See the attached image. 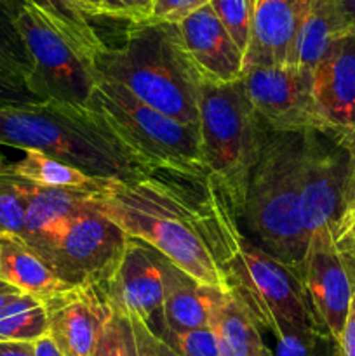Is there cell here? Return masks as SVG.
I'll use <instances>...</instances> for the list:
<instances>
[{
	"label": "cell",
	"mask_w": 355,
	"mask_h": 356,
	"mask_svg": "<svg viewBox=\"0 0 355 356\" xmlns=\"http://www.w3.org/2000/svg\"><path fill=\"white\" fill-rule=\"evenodd\" d=\"M211 174L150 170L132 183L110 181L89 202L132 240L146 243L207 287H226L212 235Z\"/></svg>",
	"instance_id": "1"
},
{
	"label": "cell",
	"mask_w": 355,
	"mask_h": 356,
	"mask_svg": "<svg viewBox=\"0 0 355 356\" xmlns=\"http://www.w3.org/2000/svg\"><path fill=\"white\" fill-rule=\"evenodd\" d=\"M0 145L35 149L103 181L132 183L150 172L86 106L56 101L0 106Z\"/></svg>",
	"instance_id": "2"
},
{
	"label": "cell",
	"mask_w": 355,
	"mask_h": 356,
	"mask_svg": "<svg viewBox=\"0 0 355 356\" xmlns=\"http://www.w3.org/2000/svg\"><path fill=\"white\" fill-rule=\"evenodd\" d=\"M93 63L97 75L120 83L148 106L198 127L200 79L188 59L176 23H129L122 44L103 42Z\"/></svg>",
	"instance_id": "3"
},
{
	"label": "cell",
	"mask_w": 355,
	"mask_h": 356,
	"mask_svg": "<svg viewBox=\"0 0 355 356\" xmlns=\"http://www.w3.org/2000/svg\"><path fill=\"white\" fill-rule=\"evenodd\" d=\"M211 219L226 289L242 301L254 322L270 330L275 339L296 329H319L301 280L246 236L232 202L216 181Z\"/></svg>",
	"instance_id": "4"
},
{
	"label": "cell",
	"mask_w": 355,
	"mask_h": 356,
	"mask_svg": "<svg viewBox=\"0 0 355 356\" xmlns=\"http://www.w3.org/2000/svg\"><path fill=\"white\" fill-rule=\"evenodd\" d=\"M303 155L305 134L268 131L240 216L249 238L299 280L308 245L301 216Z\"/></svg>",
	"instance_id": "5"
},
{
	"label": "cell",
	"mask_w": 355,
	"mask_h": 356,
	"mask_svg": "<svg viewBox=\"0 0 355 356\" xmlns=\"http://www.w3.org/2000/svg\"><path fill=\"white\" fill-rule=\"evenodd\" d=\"M198 132L207 172L223 188L240 219L251 176L268 134L247 97L242 79L226 86L200 82Z\"/></svg>",
	"instance_id": "6"
},
{
	"label": "cell",
	"mask_w": 355,
	"mask_h": 356,
	"mask_svg": "<svg viewBox=\"0 0 355 356\" xmlns=\"http://www.w3.org/2000/svg\"><path fill=\"white\" fill-rule=\"evenodd\" d=\"M89 108L148 170L207 172L198 127L160 113L120 83L97 75Z\"/></svg>",
	"instance_id": "7"
},
{
	"label": "cell",
	"mask_w": 355,
	"mask_h": 356,
	"mask_svg": "<svg viewBox=\"0 0 355 356\" xmlns=\"http://www.w3.org/2000/svg\"><path fill=\"white\" fill-rule=\"evenodd\" d=\"M17 26L33 65L26 89L40 101L89 108L97 82L93 58L31 0H21Z\"/></svg>",
	"instance_id": "8"
},
{
	"label": "cell",
	"mask_w": 355,
	"mask_h": 356,
	"mask_svg": "<svg viewBox=\"0 0 355 356\" xmlns=\"http://www.w3.org/2000/svg\"><path fill=\"white\" fill-rule=\"evenodd\" d=\"M355 141L331 132H306L301 167V216L306 235L336 233L350 211Z\"/></svg>",
	"instance_id": "9"
},
{
	"label": "cell",
	"mask_w": 355,
	"mask_h": 356,
	"mask_svg": "<svg viewBox=\"0 0 355 356\" xmlns=\"http://www.w3.org/2000/svg\"><path fill=\"white\" fill-rule=\"evenodd\" d=\"M127 242L120 226L89 202V207L70 222L45 263L70 287H106L120 266Z\"/></svg>",
	"instance_id": "10"
},
{
	"label": "cell",
	"mask_w": 355,
	"mask_h": 356,
	"mask_svg": "<svg viewBox=\"0 0 355 356\" xmlns=\"http://www.w3.org/2000/svg\"><path fill=\"white\" fill-rule=\"evenodd\" d=\"M247 97L270 132H327L313 97V72L296 66H254L242 73Z\"/></svg>",
	"instance_id": "11"
},
{
	"label": "cell",
	"mask_w": 355,
	"mask_h": 356,
	"mask_svg": "<svg viewBox=\"0 0 355 356\" xmlns=\"http://www.w3.org/2000/svg\"><path fill=\"white\" fill-rule=\"evenodd\" d=\"M301 284L319 329L338 343L355 294V273L338 250L329 229L310 235Z\"/></svg>",
	"instance_id": "12"
},
{
	"label": "cell",
	"mask_w": 355,
	"mask_h": 356,
	"mask_svg": "<svg viewBox=\"0 0 355 356\" xmlns=\"http://www.w3.org/2000/svg\"><path fill=\"white\" fill-rule=\"evenodd\" d=\"M47 336L63 356H93L104 327L115 315L106 289L79 285L44 301Z\"/></svg>",
	"instance_id": "13"
},
{
	"label": "cell",
	"mask_w": 355,
	"mask_h": 356,
	"mask_svg": "<svg viewBox=\"0 0 355 356\" xmlns=\"http://www.w3.org/2000/svg\"><path fill=\"white\" fill-rule=\"evenodd\" d=\"M104 289L115 313L138 316L157 337L166 339L162 277L152 247L129 238L120 266Z\"/></svg>",
	"instance_id": "14"
},
{
	"label": "cell",
	"mask_w": 355,
	"mask_h": 356,
	"mask_svg": "<svg viewBox=\"0 0 355 356\" xmlns=\"http://www.w3.org/2000/svg\"><path fill=\"white\" fill-rule=\"evenodd\" d=\"M313 97L327 132L355 141V30L338 38L313 68Z\"/></svg>",
	"instance_id": "15"
},
{
	"label": "cell",
	"mask_w": 355,
	"mask_h": 356,
	"mask_svg": "<svg viewBox=\"0 0 355 356\" xmlns=\"http://www.w3.org/2000/svg\"><path fill=\"white\" fill-rule=\"evenodd\" d=\"M178 28L188 59L200 82L226 86L242 79V51L237 47L209 3L180 21Z\"/></svg>",
	"instance_id": "16"
},
{
	"label": "cell",
	"mask_w": 355,
	"mask_h": 356,
	"mask_svg": "<svg viewBox=\"0 0 355 356\" xmlns=\"http://www.w3.org/2000/svg\"><path fill=\"white\" fill-rule=\"evenodd\" d=\"M310 0H251V38L244 70L287 66Z\"/></svg>",
	"instance_id": "17"
},
{
	"label": "cell",
	"mask_w": 355,
	"mask_h": 356,
	"mask_svg": "<svg viewBox=\"0 0 355 356\" xmlns=\"http://www.w3.org/2000/svg\"><path fill=\"white\" fill-rule=\"evenodd\" d=\"M19 183L26 197L23 243L45 261L70 222L89 207L90 193L37 186L24 179Z\"/></svg>",
	"instance_id": "18"
},
{
	"label": "cell",
	"mask_w": 355,
	"mask_h": 356,
	"mask_svg": "<svg viewBox=\"0 0 355 356\" xmlns=\"http://www.w3.org/2000/svg\"><path fill=\"white\" fill-rule=\"evenodd\" d=\"M162 277V312L166 339L171 334L209 325V287L174 266L155 250ZM164 339V343H166Z\"/></svg>",
	"instance_id": "19"
},
{
	"label": "cell",
	"mask_w": 355,
	"mask_h": 356,
	"mask_svg": "<svg viewBox=\"0 0 355 356\" xmlns=\"http://www.w3.org/2000/svg\"><path fill=\"white\" fill-rule=\"evenodd\" d=\"M209 327L219 356H260L265 343L260 325L226 287H209Z\"/></svg>",
	"instance_id": "20"
},
{
	"label": "cell",
	"mask_w": 355,
	"mask_h": 356,
	"mask_svg": "<svg viewBox=\"0 0 355 356\" xmlns=\"http://www.w3.org/2000/svg\"><path fill=\"white\" fill-rule=\"evenodd\" d=\"M350 30L341 0H310L287 66L313 72L327 49Z\"/></svg>",
	"instance_id": "21"
},
{
	"label": "cell",
	"mask_w": 355,
	"mask_h": 356,
	"mask_svg": "<svg viewBox=\"0 0 355 356\" xmlns=\"http://www.w3.org/2000/svg\"><path fill=\"white\" fill-rule=\"evenodd\" d=\"M0 280L42 302L70 287L56 277L40 256L17 238H0Z\"/></svg>",
	"instance_id": "22"
},
{
	"label": "cell",
	"mask_w": 355,
	"mask_h": 356,
	"mask_svg": "<svg viewBox=\"0 0 355 356\" xmlns=\"http://www.w3.org/2000/svg\"><path fill=\"white\" fill-rule=\"evenodd\" d=\"M6 172L28 181V183L37 184V186L84 191V193L90 195L100 193L110 183V181L87 176V174L77 170L75 167L66 165V163L40 152H35V149H26L23 159L9 163V169Z\"/></svg>",
	"instance_id": "23"
},
{
	"label": "cell",
	"mask_w": 355,
	"mask_h": 356,
	"mask_svg": "<svg viewBox=\"0 0 355 356\" xmlns=\"http://www.w3.org/2000/svg\"><path fill=\"white\" fill-rule=\"evenodd\" d=\"M21 0H0V76L26 89L31 75V58L17 26Z\"/></svg>",
	"instance_id": "24"
},
{
	"label": "cell",
	"mask_w": 355,
	"mask_h": 356,
	"mask_svg": "<svg viewBox=\"0 0 355 356\" xmlns=\"http://www.w3.org/2000/svg\"><path fill=\"white\" fill-rule=\"evenodd\" d=\"M47 336V315L44 302L21 294L0 309V341L35 343Z\"/></svg>",
	"instance_id": "25"
},
{
	"label": "cell",
	"mask_w": 355,
	"mask_h": 356,
	"mask_svg": "<svg viewBox=\"0 0 355 356\" xmlns=\"http://www.w3.org/2000/svg\"><path fill=\"white\" fill-rule=\"evenodd\" d=\"M31 2L37 3L54 21L56 26L90 58L103 45V40L89 23L87 16H84L70 0H31Z\"/></svg>",
	"instance_id": "26"
},
{
	"label": "cell",
	"mask_w": 355,
	"mask_h": 356,
	"mask_svg": "<svg viewBox=\"0 0 355 356\" xmlns=\"http://www.w3.org/2000/svg\"><path fill=\"white\" fill-rule=\"evenodd\" d=\"M26 225V197L19 179L9 172H0V238L23 242Z\"/></svg>",
	"instance_id": "27"
},
{
	"label": "cell",
	"mask_w": 355,
	"mask_h": 356,
	"mask_svg": "<svg viewBox=\"0 0 355 356\" xmlns=\"http://www.w3.org/2000/svg\"><path fill=\"white\" fill-rule=\"evenodd\" d=\"M274 356H336V343L315 327L296 329L277 337Z\"/></svg>",
	"instance_id": "28"
},
{
	"label": "cell",
	"mask_w": 355,
	"mask_h": 356,
	"mask_svg": "<svg viewBox=\"0 0 355 356\" xmlns=\"http://www.w3.org/2000/svg\"><path fill=\"white\" fill-rule=\"evenodd\" d=\"M209 6L246 56L251 38V0H211Z\"/></svg>",
	"instance_id": "29"
},
{
	"label": "cell",
	"mask_w": 355,
	"mask_h": 356,
	"mask_svg": "<svg viewBox=\"0 0 355 356\" xmlns=\"http://www.w3.org/2000/svg\"><path fill=\"white\" fill-rule=\"evenodd\" d=\"M93 356H136L134 336L127 315L115 313L104 327Z\"/></svg>",
	"instance_id": "30"
},
{
	"label": "cell",
	"mask_w": 355,
	"mask_h": 356,
	"mask_svg": "<svg viewBox=\"0 0 355 356\" xmlns=\"http://www.w3.org/2000/svg\"><path fill=\"white\" fill-rule=\"evenodd\" d=\"M166 344L176 356H219L211 327L187 330L167 336Z\"/></svg>",
	"instance_id": "31"
},
{
	"label": "cell",
	"mask_w": 355,
	"mask_h": 356,
	"mask_svg": "<svg viewBox=\"0 0 355 356\" xmlns=\"http://www.w3.org/2000/svg\"><path fill=\"white\" fill-rule=\"evenodd\" d=\"M155 0H103V16L129 23L152 19Z\"/></svg>",
	"instance_id": "32"
},
{
	"label": "cell",
	"mask_w": 355,
	"mask_h": 356,
	"mask_svg": "<svg viewBox=\"0 0 355 356\" xmlns=\"http://www.w3.org/2000/svg\"><path fill=\"white\" fill-rule=\"evenodd\" d=\"M129 320H131L132 336H134L136 356H176V353L160 337H157L138 316H129Z\"/></svg>",
	"instance_id": "33"
},
{
	"label": "cell",
	"mask_w": 355,
	"mask_h": 356,
	"mask_svg": "<svg viewBox=\"0 0 355 356\" xmlns=\"http://www.w3.org/2000/svg\"><path fill=\"white\" fill-rule=\"evenodd\" d=\"M211 0H155L152 19L166 23H180L200 7L207 6Z\"/></svg>",
	"instance_id": "34"
},
{
	"label": "cell",
	"mask_w": 355,
	"mask_h": 356,
	"mask_svg": "<svg viewBox=\"0 0 355 356\" xmlns=\"http://www.w3.org/2000/svg\"><path fill=\"white\" fill-rule=\"evenodd\" d=\"M334 242L338 250L345 257L350 268L355 273V209L347 214L343 222L340 225L338 232L334 233Z\"/></svg>",
	"instance_id": "35"
},
{
	"label": "cell",
	"mask_w": 355,
	"mask_h": 356,
	"mask_svg": "<svg viewBox=\"0 0 355 356\" xmlns=\"http://www.w3.org/2000/svg\"><path fill=\"white\" fill-rule=\"evenodd\" d=\"M38 97L28 89L19 86H14L9 80L0 76V106H13V104H26V103H38Z\"/></svg>",
	"instance_id": "36"
},
{
	"label": "cell",
	"mask_w": 355,
	"mask_h": 356,
	"mask_svg": "<svg viewBox=\"0 0 355 356\" xmlns=\"http://www.w3.org/2000/svg\"><path fill=\"white\" fill-rule=\"evenodd\" d=\"M336 356H355V294L345 329L336 343Z\"/></svg>",
	"instance_id": "37"
},
{
	"label": "cell",
	"mask_w": 355,
	"mask_h": 356,
	"mask_svg": "<svg viewBox=\"0 0 355 356\" xmlns=\"http://www.w3.org/2000/svg\"><path fill=\"white\" fill-rule=\"evenodd\" d=\"M0 356H35V343L0 341Z\"/></svg>",
	"instance_id": "38"
},
{
	"label": "cell",
	"mask_w": 355,
	"mask_h": 356,
	"mask_svg": "<svg viewBox=\"0 0 355 356\" xmlns=\"http://www.w3.org/2000/svg\"><path fill=\"white\" fill-rule=\"evenodd\" d=\"M84 16H103V0H70Z\"/></svg>",
	"instance_id": "39"
},
{
	"label": "cell",
	"mask_w": 355,
	"mask_h": 356,
	"mask_svg": "<svg viewBox=\"0 0 355 356\" xmlns=\"http://www.w3.org/2000/svg\"><path fill=\"white\" fill-rule=\"evenodd\" d=\"M35 356H63V355L61 351L56 348V344L52 343L51 337L44 336L38 341H35Z\"/></svg>",
	"instance_id": "40"
},
{
	"label": "cell",
	"mask_w": 355,
	"mask_h": 356,
	"mask_svg": "<svg viewBox=\"0 0 355 356\" xmlns=\"http://www.w3.org/2000/svg\"><path fill=\"white\" fill-rule=\"evenodd\" d=\"M17 296H21V292L16 291V289H13V287L0 289V309H2L6 305H9L10 301H14Z\"/></svg>",
	"instance_id": "41"
},
{
	"label": "cell",
	"mask_w": 355,
	"mask_h": 356,
	"mask_svg": "<svg viewBox=\"0 0 355 356\" xmlns=\"http://www.w3.org/2000/svg\"><path fill=\"white\" fill-rule=\"evenodd\" d=\"M341 6H343L345 16L350 23V28L355 30V0H341Z\"/></svg>",
	"instance_id": "42"
},
{
	"label": "cell",
	"mask_w": 355,
	"mask_h": 356,
	"mask_svg": "<svg viewBox=\"0 0 355 356\" xmlns=\"http://www.w3.org/2000/svg\"><path fill=\"white\" fill-rule=\"evenodd\" d=\"M354 209H355V149H354V177H352V191H350V211H354ZM345 218H347V216H345Z\"/></svg>",
	"instance_id": "43"
},
{
	"label": "cell",
	"mask_w": 355,
	"mask_h": 356,
	"mask_svg": "<svg viewBox=\"0 0 355 356\" xmlns=\"http://www.w3.org/2000/svg\"><path fill=\"white\" fill-rule=\"evenodd\" d=\"M7 169H9V163H7V160L3 159V155L0 153V172H6Z\"/></svg>",
	"instance_id": "44"
},
{
	"label": "cell",
	"mask_w": 355,
	"mask_h": 356,
	"mask_svg": "<svg viewBox=\"0 0 355 356\" xmlns=\"http://www.w3.org/2000/svg\"><path fill=\"white\" fill-rule=\"evenodd\" d=\"M260 356H274V351H271L268 346H263V350H261Z\"/></svg>",
	"instance_id": "45"
},
{
	"label": "cell",
	"mask_w": 355,
	"mask_h": 356,
	"mask_svg": "<svg viewBox=\"0 0 355 356\" xmlns=\"http://www.w3.org/2000/svg\"><path fill=\"white\" fill-rule=\"evenodd\" d=\"M6 287H9V285H6L2 280H0V289H6Z\"/></svg>",
	"instance_id": "46"
}]
</instances>
